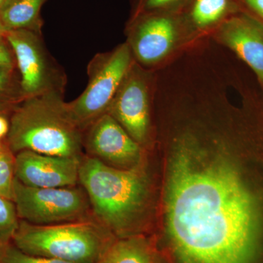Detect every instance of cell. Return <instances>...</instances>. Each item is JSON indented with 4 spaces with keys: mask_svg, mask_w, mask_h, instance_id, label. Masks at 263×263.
<instances>
[{
    "mask_svg": "<svg viewBox=\"0 0 263 263\" xmlns=\"http://www.w3.org/2000/svg\"><path fill=\"white\" fill-rule=\"evenodd\" d=\"M165 221L181 263H253L262 236L258 197L233 160L193 138L175 145Z\"/></svg>",
    "mask_w": 263,
    "mask_h": 263,
    "instance_id": "cell-1",
    "label": "cell"
},
{
    "mask_svg": "<svg viewBox=\"0 0 263 263\" xmlns=\"http://www.w3.org/2000/svg\"><path fill=\"white\" fill-rule=\"evenodd\" d=\"M79 182L89 197L95 219L124 238L143 212L148 188L139 166L119 169L91 157L81 160Z\"/></svg>",
    "mask_w": 263,
    "mask_h": 263,
    "instance_id": "cell-2",
    "label": "cell"
},
{
    "mask_svg": "<svg viewBox=\"0 0 263 263\" xmlns=\"http://www.w3.org/2000/svg\"><path fill=\"white\" fill-rule=\"evenodd\" d=\"M81 127L67 105L48 95H37L13 114L8 133L12 153L29 150L43 155L82 159Z\"/></svg>",
    "mask_w": 263,
    "mask_h": 263,
    "instance_id": "cell-3",
    "label": "cell"
},
{
    "mask_svg": "<svg viewBox=\"0 0 263 263\" xmlns=\"http://www.w3.org/2000/svg\"><path fill=\"white\" fill-rule=\"evenodd\" d=\"M116 240L96 219L36 226L19 222L11 242L24 253L71 263H97Z\"/></svg>",
    "mask_w": 263,
    "mask_h": 263,
    "instance_id": "cell-4",
    "label": "cell"
},
{
    "mask_svg": "<svg viewBox=\"0 0 263 263\" xmlns=\"http://www.w3.org/2000/svg\"><path fill=\"white\" fill-rule=\"evenodd\" d=\"M13 202L22 221L51 226L89 219L91 205L84 188H37L15 178Z\"/></svg>",
    "mask_w": 263,
    "mask_h": 263,
    "instance_id": "cell-5",
    "label": "cell"
},
{
    "mask_svg": "<svg viewBox=\"0 0 263 263\" xmlns=\"http://www.w3.org/2000/svg\"><path fill=\"white\" fill-rule=\"evenodd\" d=\"M129 46L118 48L95 72L83 94L67 105L81 127L95 122L108 110L112 100L130 70Z\"/></svg>",
    "mask_w": 263,
    "mask_h": 263,
    "instance_id": "cell-6",
    "label": "cell"
},
{
    "mask_svg": "<svg viewBox=\"0 0 263 263\" xmlns=\"http://www.w3.org/2000/svg\"><path fill=\"white\" fill-rule=\"evenodd\" d=\"M86 147L90 157L116 168H133L141 160L139 143L109 114L95 121L86 138Z\"/></svg>",
    "mask_w": 263,
    "mask_h": 263,
    "instance_id": "cell-7",
    "label": "cell"
},
{
    "mask_svg": "<svg viewBox=\"0 0 263 263\" xmlns=\"http://www.w3.org/2000/svg\"><path fill=\"white\" fill-rule=\"evenodd\" d=\"M81 160L22 151L15 156V178L32 187L76 186L79 182Z\"/></svg>",
    "mask_w": 263,
    "mask_h": 263,
    "instance_id": "cell-8",
    "label": "cell"
},
{
    "mask_svg": "<svg viewBox=\"0 0 263 263\" xmlns=\"http://www.w3.org/2000/svg\"><path fill=\"white\" fill-rule=\"evenodd\" d=\"M138 143L146 139L149 124L148 90L141 76L129 71L108 109Z\"/></svg>",
    "mask_w": 263,
    "mask_h": 263,
    "instance_id": "cell-9",
    "label": "cell"
},
{
    "mask_svg": "<svg viewBox=\"0 0 263 263\" xmlns=\"http://www.w3.org/2000/svg\"><path fill=\"white\" fill-rule=\"evenodd\" d=\"M218 34L252 69L263 86V24L241 10L221 24Z\"/></svg>",
    "mask_w": 263,
    "mask_h": 263,
    "instance_id": "cell-10",
    "label": "cell"
},
{
    "mask_svg": "<svg viewBox=\"0 0 263 263\" xmlns=\"http://www.w3.org/2000/svg\"><path fill=\"white\" fill-rule=\"evenodd\" d=\"M177 21L169 13H154L138 26L134 49L145 64L160 61L174 47L177 39Z\"/></svg>",
    "mask_w": 263,
    "mask_h": 263,
    "instance_id": "cell-11",
    "label": "cell"
},
{
    "mask_svg": "<svg viewBox=\"0 0 263 263\" xmlns=\"http://www.w3.org/2000/svg\"><path fill=\"white\" fill-rule=\"evenodd\" d=\"M5 36L16 57L24 92L31 97L41 95L47 84L48 76L37 39L23 29L10 30Z\"/></svg>",
    "mask_w": 263,
    "mask_h": 263,
    "instance_id": "cell-12",
    "label": "cell"
},
{
    "mask_svg": "<svg viewBox=\"0 0 263 263\" xmlns=\"http://www.w3.org/2000/svg\"><path fill=\"white\" fill-rule=\"evenodd\" d=\"M97 263H152L148 243L139 237L116 239Z\"/></svg>",
    "mask_w": 263,
    "mask_h": 263,
    "instance_id": "cell-13",
    "label": "cell"
},
{
    "mask_svg": "<svg viewBox=\"0 0 263 263\" xmlns=\"http://www.w3.org/2000/svg\"><path fill=\"white\" fill-rule=\"evenodd\" d=\"M45 0H12L0 10V18L9 30L29 27L37 18Z\"/></svg>",
    "mask_w": 263,
    "mask_h": 263,
    "instance_id": "cell-14",
    "label": "cell"
},
{
    "mask_svg": "<svg viewBox=\"0 0 263 263\" xmlns=\"http://www.w3.org/2000/svg\"><path fill=\"white\" fill-rule=\"evenodd\" d=\"M230 9L231 0H194L190 21L197 28H209L228 18Z\"/></svg>",
    "mask_w": 263,
    "mask_h": 263,
    "instance_id": "cell-15",
    "label": "cell"
},
{
    "mask_svg": "<svg viewBox=\"0 0 263 263\" xmlns=\"http://www.w3.org/2000/svg\"><path fill=\"white\" fill-rule=\"evenodd\" d=\"M18 218L14 202L0 196V243L11 242L18 228Z\"/></svg>",
    "mask_w": 263,
    "mask_h": 263,
    "instance_id": "cell-16",
    "label": "cell"
},
{
    "mask_svg": "<svg viewBox=\"0 0 263 263\" xmlns=\"http://www.w3.org/2000/svg\"><path fill=\"white\" fill-rule=\"evenodd\" d=\"M0 263H71L24 253L12 242L0 243Z\"/></svg>",
    "mask_w": 263,
    "mask_h": 263,
    "instance_id": "cell-17",
    "label": "cell"
},
{
    "mask_svg": "<svg viewBox=\"0 0 263 263\" xmlns=\"http://www.w3.org/2000/svg\"><path fill=\"white\" fill-rule=\"evenodd\" d=\"M15 157L12 152L0 154V196L13 201Z\"/></svg>",
    "mask_w": 263,
    "mask_h": 263,
    "instance_id": "cell-18",
    "label": "cell"
},
{
    "mask_svg": "<svg viewBox=\"0 0 263 263\" xmlns=\"http://www.w3.org/2000/svg\"><path fill=\"white\" fill-rule=\"evenodd\" d=\"M190 0H144V8L155 13H170V11L183 6Z\"/></svg>",
    "mask_w": 263,
    "mask_h": 263,
    "instance_id": "cell-19",
    "label": "cell"
},
{
    "mask_svg": "<svg viewBox=\"0 0 263 263\" xmlns=\"http://www.w3.org/2000/svg\"><path fill=\"white\" fill-rule=\"evenodd\" d=\"M246 13L263 24V0H237Z\"/></svg>",
    "mask_w": 263,
    "mask_h": 263,
    "instance_id": "cell-20",
    "label": "cell"
},
{
    "mask_svg": "<svg viewBox=\"0 0 263 263\" xmlns=\"http://www.w3.org/2000/svg\"><path fill=\"white\" fill-rule=\"evenodd\" d=\"M12 59L9 50L6 47L0 37V67L11 68Z\"/></svg>",
    "mask_w": 263,
    "mask_h": 263,
    "instance_id": "cell-21",
    "label": "cell"
},
{
    "mask_svg": "<svg viewBox=\"0 0 263 263\" xmlns=\"http://www.w3.org/2000/svg\"><path fill=\"white\" fill-rule=\"evenodd\" d=\"M7 67H0V92L5 89L9 80V70Z\"/></svg>",
    "mask_w": 263,
    "mask_h": 263,
    "instance_id": "cell-22",
    "label": "cell"
},
{
    "mask_svg": "<svg viewBox=\"0 0 263 263\" xmlns=\"http://www.w3.org/2000/svg\"><path fill=\"white\" fill-rule=\"evenodd\" d=\"M9 128L10 124L7 119L0 116V138L8 134Z\"/></svg>",
    "mask_w": 263,
    "mask_h": 263,
    "instance_id": "cell-23",
    "label": "cell"
},
{
    "mask_svg": "<svg viewBox=\"0 0 263 263\" xmlns=\"http://www.w3.org/2000/svg\"><path fill=\"white\" fill-rule=\"evenodd\" d=\"M9 31V29L5 27V24L3 23L1 18H0V37H3V35H6L7 33Z\"/></svg>",
    "mask_w": 263,
    "mask_h": 263,
    "instance_id": "cell-24",
    "label": "cell"
},
{
    "mask_svg": "<svg viewBox=\"0 0 263 263\" xmlns=\"http://www.w3.org/2000/svg\"><path fill=\"white\" fill-rule=\"evenodd\" d=\"M12 0H0V10L5 8L8 3H10Z\"/></svg>",
    "mask_w": 263,
    "mask_h": 263,
    "instance_id": "cell-25",
    "label": "cell"
},
{
    "mask_svg": "<svg viewBox=\"0 0 263 263\" xmlns=\"http://www.w3.org/2000/svg\"><path fill=\"white\" fill-rule=\"evenodd\" d=\"M2 153V147H1V145H0V154Z\"/></svg>",
    "mask_w": 263,
    "mask_h": 263,
    "instance_id": "cell-26",
    "label": "cell"
}]
</instances>
